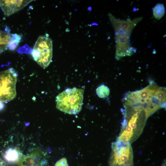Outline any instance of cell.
Listing matches in <instances>:
<instances>
[{"label":"cell","mask_w":166,"mask_h":166,"mask_svg":"<svg viewBox=\"0 0 166 166\" xmlns=\"http://www.w3.org/2000/svg\"><path fill=\"white\" fill-rule=\"evenodd\" d=\"M109 166H133V154L130 144L117 140L112 144Z\"/></svg>","instance_id":"obj_3"},{"label":"cell","mask_w":166,"mask_h":166,"mask_svg":"<svg viewBox=\"0 0 166 166\" xmlns=\"http://www.w3.org/2000/svg\"><path fill=\"white\" fill-rule=\"evenodd\" d=\"M42 155L40 150H35L22 158L19 166H42Z\"/></svg>","instance_id":"obj_9"},{"label":"cell","mask_w":166,"mask_h":166,"mask_svg":"<svg viewBox=\"0 0 166 166\" xmlns=\"http://www.w3.org/2000/svg\"><path fill=\"white\" fill-rule=\"evenodd\" d=\"M115 35L116 59L119 60L123 57L130 56L135 53L136 49L130 45V35L125 33H115Z\"/></svg>","instance_id":"obj_6"},{"label":"cell","mask_w":166,"mask_h":166,"mask_svg":"<svg viewBox=\"0 0 166 166\" xmlns=\"http://www.w3.org/2000/svg\"><path fill=\"white\" fill-rule=\"evenodd\" d=\"M52 43L51 39L48 37L40 36L33 47L32 56L34 61L44 68L47 67L52 61Z\"/></svg>","instance_id":"obj_4"},{"label":"cell","mask_w":166,"mask_h":166,"mask_svg":"<svg viewBox=\"0 0 166 166\" xmlns=\"http://www.w3.org/2000/svg\"><path fill=\"white\" fill-rule=\"evenodd\" d=\"M54 166H68L66 159L63 158L60 159L57 162Z\"/></svg>","instance_id":"obj_15"},{"label":"cell","mask_w":166,"mask_h":166,"mask_svg":"<svg viewBox=\"0 0 166 166\" xmlns=\"http://www.w3.org/2000/svg\"><path fill=\"white\" fill-rule=\"evenodd\" d=\"M108 16L115 33H125L130 35L136 26L143 18L142 17H140L132 20L128 19L125 21L117 19L110 13Z\"/></svg>","instance_id":"obj_7"},{"label":"cell","mask_w":166,"mask_h":166,"mask_svg":"<svg viewBox=\"0 0 166 166\" xmlns=\"http://www.w3.org/2000/svg\"><path fill=\"white\" fill-rule=\"evenodd\" d=\"M92 25H97L98 24L95 23H93L92 24Z\"/></svg>","instance_id":"obj_19"},{"label":"cell","mask_w":166,"mask_h":166,"mask_svg":"<svg viewBox=\"0 0 166 166\" xmlns=\"http://www.w3.org/2000/svg\"><path fill=\"white\" fill-rule=\"evenodd\" d=\"M6 163L0 158V166H5Z\"/></svg>","instance_id":"obj_16"},{"label":"cell","mask_w":166,"mask_h":166,"mask_svg":"<svg viewBox=\"0 0 166 166\" xmlns=\"http://www.w3.org/2000/svg\"><path fill=\"white\" fill-rule=\"evenodd\" d=\"M96 93L99 97L105 98L107 97L109 95L110 89L107 86L103 85L97 88Z\"/></svg>","instance_id":"obj_14"},{"label":"cell","mask_w":166,"mask_h":166,"mask_svg":"<svg viewBox=\"0 0 166 166\" xmlns=\"http://www.w3.org/2000/svg\"><path fill=\"white\" fill-rule=\"evenodd\" d=\"M84 92V90L81 89H67L56 97V108L69 114L77 113L82 108Z\"/></svg>","instance_id":"obj_2"},{"label":"cell","mask_w":166,"mask_h":166,"mask_svg":"<svg viewBox=\"0 0 166 166\" xmlns=\"http://www.w3.org/2000/svg\"><path fill=\"white\" fill-rule=\"evenodd\" d=\"M21 39L20 35L17 34H11V39L8 46V48L10 50H14L17 47Z\"/></svg>","instance_id":"obj_13"},{"label":"cell","mask_w":166,"mask_h":166,"mask_svg":"<svg viewBox=\"0 0 166 166\" xmlns=\"http://www.w3.org/2000/svg\"><path fill=\"white\" fill-rule=\"evenodd\" d=\"M17 76L12 68L0 72V102L11 101L15 97Z\"/></svg>","instance_id":"obj_5"},{"label":"cell","mask_w":166,"mask_h":166,"mask_svg":"<svg viewBox=\"0 0 166 166\" xmlns=\"http://www.w3.org/2000/svg\"><path fill=\"white\" fill-rule=\"evenodd\" d=\"M162 166H166V162H164L163 163V164L162 165Z\"/></svg>","instance_id":"obj_18"},{"label":"cell","mask_w":166,"mask_h":166,"mask_svg":"<svg viewBox=\"0 0 166 166\" xmlns=\"http://www.w3.org/2000/svg\"><path fill=\"white\" fill-rule=\"evenodd\" d=\"M33 0H0V7L6 16L22 10Z\"/></svg>","instance_id":"obj_8"},{"label":"cell","mask_w":166,"mask_h":166,"mask_svg":"<svg viewBox=\"0 0 166 166\" xmlns=\"http://www.w3.org/2000/svg\"><path fill=\"white\" fill-rule=\"evenodd\" d=\"M11 39V34L0 30V54L6 50Z\"/></svg>","instance_id":"obj_11"},{"label":"cell","mask_w":166,"mask_h":166,"mask_svg":"<svg viewBox=\"0 0 166 166\" xmlns=\"http://www.w3.org/2000/svg\"><path fill=\"white\" fill-rule=\"evenodd\" d=\"M153 15L157 20H160L164 15L165 9L163 4L157 3L153 9Z\"/></svg>","instance_id":"obj_12"},{"label":"cell","mask_w":166,"mask_h":166,"mask_svg":"<svg viewBox=\"0 0 166 166\" xmlns=\"http://www.w3.org/2000/svg\"><path fill=\"white\" fill-rule=\"evenodd\" d=\"M124 119L117 140L131 144L142 133L148 118L141 106L124 104Z\"/></svg>","instance_id":"obj_1"},{"label":"cell","mask_w":166,"mask_h":166,"mask_svg":"<svg viewBox=\"0 0 166 166\" xmlns=\"http://www.w3.org/2000/svg\"><path fill=\"white\" fill-rule=\"evenodd\" d=\"M4 157L7 162L13 164L20 163L22 158L21 152L16 148H9L5 152Z\"/></svg>","instance_id":"obj_10"},{"label":"cell","mask_w":166,"mask_h":166,"mask_svg":"<svg viewBox=\"0 0 166 166\" xmlns=\"http://www.w3.org/2000/svg\"><path fill=\"white\" fill-rule=\"evenodd\" d=\"M4 107V105L2 102H0V110H2Z\"/></svg>","instance_id":"obj_17"}]
</instances>
